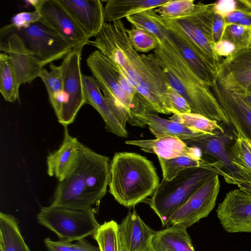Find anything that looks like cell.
I'll list each match as a JSON object with an SVG mask.
<instances>
[{
  "label": "cell",
  "mask_w": 251,
  "mask_h": 251,
  "mask_svg": "<svg viewBox=\"0 0 251 251\" xmlns=\"http://www.w3.org/2000/svg\"><path fill=\"white\" fill-rule=\"evenodd\" d=\"M122 20L104 22L89 41L112 64L119 68L137 91V98L148 111L170 114L168 109L169 86L153 53L140 54L131 45Z\"/></svg>",
  "instance_id": "1"
},
{
  "label": "cell",
  "mask_w": 251,
  "mask_h": 251,
  "mask_svg": "<svg viewBox=\"0 0 251 251\" xmlns=\"http://www.w3.org/2000/svg\"><path fill=\"white\" fill-rule=\"evenodd\" d=\"M110 161L80 143L76 157L59 181L51 205L88 210L100 202L109 185Z\"/></svg>",
  "instance_id": "2"
},
{
  "label": "cell",
  "mask_w": 251,
  "mask_h": 251,
  "mask_svg": "<svg viewBox=\"0 0 251 251\" xmlns=\"http://www.w3.org/2000/svg\"><path fill=\"white\" fill-rule=\"evenodd\" d=\"M159 43L153 52L155 59L169 85L186 99L191 112L230 126L211 88L194 73L168 32Z\"/></svg>",
  "instance_id": "3"
},
{
  "label": "cell",
  "mask_w": 251,
  "mask_h": 251,
  "mask_svg": "<svg viewBox=\"0 0 251 251\" xmlns=\"http://www.w3.org/2000/svg\"><path fill=\"white\" fill-rule=\"evenodd\" d=\"M159 183L152 162L139 154L117 152L110 162L109 191L125 207H133L145 201Z\"/></svg>",
  "instance_id": "4"
},
{
  "label": "cell",
  "mask_w": 251,
  "mask_h": 251,
  "mask_svg": "<svg viewBox=\"0 0 251 251\" xmlns=\"http://www.w3.org/2000/svg\"><path fill=\"white\" fill-rule=\"evenodd\" d=\"M216 174H218L214 169L196 167L182 171L171 180L162 179L148 203L162 225L167 226L172 215Z\"/></svg>",
  "instance_id": "5"
},
{
  "label": "cell",
  "mask_w": 251,
  "mask_h": 251,
  "mask_svg": "<svg viewBox=\"0 0 251 251\" xmlns=\"http://www.w3.org/2000/svg\"><path fill=\"white\" fill-rule=\"evenodd\" d=\"M95 213L94 208L78 210L50 205L41 209L37 220L60 240L72 242L94 234L100 225Z\"/></svg>",
  "instance_id": "6"
},
{
  "label": "cell",
  "mask_w": 251,
  "mask_h": 251,
  "mask_svg": "<svg viewBox=\"0 0 251 251\" xmlns=\"http://www.w3.org/2000/svg\"><path fill=\"white\" fill-rule=\"evenodd\" d=\"M214 16L213 3H198L188 15L175 19H165L183 33L197 47L217 72L221 61L214 50Z\"/></svg>",
  "instance_id": "7"
},
{
  "label": "cell",
  "mask_w": 251,
  "mask_h": 251,
  "mask_svg": "<svg viewBox=\"0 0 251 251\" xmlns=\"http://www.w3.org/2000/svg\"><path fill=\"white\" fill-rule=\"evenodd\" d=\"M1 28L15 31L26 49L43 67L64 58L73 49L59 35L41 22L20 30Z\"/></svg>",
  "instance_id": "8"
},
{
  "label": "cell",
  "mask_w": 251,
  "mask_h": 251,
  "mask_svg": "<svg viewBox=\"0 0 251 251\" xmlns=\"http://www.w3.org/2000/svg\"><path fill=\"white\" fill-rule=\"evenodd\" d=\"M83 47L73 49L63 59L62 71L65 103L58 122L68 126L75 120L81 107L85 103L82 74L80 69L81 51Z\"/></svg>",
  "instance_id": "9"
},
{
  "label": "cell",
  "mask_w": 251,
  "mask_h": 251,
  "mask_svg": "<svg viewBox=\"0 0 251 251\" xmlns=\"http://www.w3.org/2000/svg\"><path fill=\"white\" fill-rule=\"evenodd\" d=\"M220 189L216 174L200 187L170 217L169 225L189 227L207 217L214 209Z\"/></svg>",
  "instance_id": "10"
},
{
  "label": "cell",
  "mask_w": 251,
  "mask_h": 251,
  "mask_svg": "<svg viewBox=\"0 0 251 251\" xmlns=\"http://www.w3.org/2000/svg\"><path fill=\"white\" fill-rule=\"evenodd\" d=\"M44 24L66 41L73 49L83 47L89 39L58 0H36L34 6Z\"/></svg>",
  "instance_id": "11"
},
{
  "label": "cell",
  "mask_w": 251,
  "mask_h": 251,
  "mask_svg": "<svg viewBox=\"0 0 251 251\" xmlns=\"http://www.w3.org/2000/svg\"><path fill=\"white\" fill-rule=\"evenodd\" d=\"M233 136L225 131H216L182 140L188 146L198 148L202 155L218 163L222 168L221 175L225 181L235 184L239 179L238 172L232 165L229 153V146Z\"/></svg>",
  "instance_id": "12"
},
{
  "label": "cell",
  "mask_w": 251,
  "mask_h": 251,
  "mask_svg": "<svg viewBox=\"0 0 251 251\" xmlns=\"http://www.w3.org/2000/svg\"><path fill=\"white\" fill-rule=\"evenodd\" d=\"M152 16L167 30L168 34L198 77L210 88L216 80V70L201 51L180 30L151 10Z\"/></svg>",
  "instance_id": "13"
},
{
  "label": "cell",
  "mask_w": 251,
  "mask_h": 251,
  "mask_svg": "<svg viewBox=\"0 0 251 251\" xmlns=\"http://www.w3.org/2000/svg\"><path fill=\"white\" fill-rule=\"evenodd\" d=\"M217 215L228 233H251V194L238 188L226 193L219 204Z\"/></svg>",
  "instance_id": "14"
},
{
  "label": "cell",
  "mask_w": 251,
  "mask_h": 251,
  "mask_svg": "<svg viewBox=\"0 0 251 251\" xmlns=\"http://www.w3.org/2000/svg\"><path fill=\"white\" fill-rule=\"evenodd\" d=\"M0 50L8 55L20 85L39 76L44 67L28 51L15 31L0 29Z\"/></svg>",
  "instance_id": "15"
},
{
  "label": "cell",
  "mask_w": 251,
  "mask_h": 251,
  "mask_svg": "<svg viewBox=\"0 0 251 251\" xmlns=\"http://www.w3.org/2000/svg\"><path fill=\"white\" fill-rule=\"evenodd\" d=\"M216 80L230 90L246 91L251 85V48L238 50L221 61Z\"/></svg>",
  "instance_id": "16"
},
{
  "label": "cell",
  "mask_w": 251,
  "mask_h": 251,
  "mask_svg": "<svg viewBox=\"0 0 251 251\" xmlns=\"http://www.w3.org/2000/svg\"><path fill=\"white\" fill-rule=\"evenodd\" d=\"M233 129L251 140V107L236 91L227 89L216 80L210 87Z\"/></svg>",
  "instance_id": "17"
},
{
  "label": "cell",
  "mask_w": 251,
  "mask_h": 251,
  "mask_svg": "<svg viewBox=\"0 0 251 251\" xmlns=\"http://www.w3.org/2000/svg\"><path fill=\"white\" fill-rule=\"evenodd\" d=\"M86 62L102 92L111 95L132 113L134 105L122 88L111 62L98 50L89 55Z\"/></svg>",
  "instance_id": "18"
},
{
  "label": "cell",
  "mask_w": 251,
  "mask_h": 251,
  "mask_svg": "<svg viewBox=\"0 0 251 251\" xmlns=\"http://www.w3.org/2000/svg\"><path fill=\"white\" fill-rule=\"evenodd\" d=\"M89 39L104 24V6L100 0H58Z\"/></svg>",
  "instance_id": "19"
},
{
  "label": "cell",
  "mask_w": 251,
  "mask_h": 251,
  "mask_svg": "<svg viewBox=\"0 0 251 251\" xmlns=\"http://www.w3.org/2000/svg\"><path fill=\"white\" fill-rule=\"evenodd\" d=\"M126 144L140 148L148 152L155 153L158 157L169 159L186 155L198 159H202V154L198 148L188 146L178 137L166 136L155 139L128 140Z\"/></svg>",
  "instance_id": "20"
},
{
  "label": "cell",
  "mask_w": 251,
  "mask_h": 251,
  "mask_svg": "<svg viewBox=\"0 0 251 251\" xmlns=\"http://www.w3.org/2000/svg\"><path fill=\"white\" fill-rule=\"evenodd\" d=\"M119 228L125 251H150L156 231L145 224L134 209L128 212Z\"/></svg>",
  "instance_id": "21"
},
{
  "label": "cell",
  "mask_w": 251,
  "mask_h": 251,
  "mask_svg": "<svg viewBox=\"0 0 251 251\" xmlns=\"http://www.w3.org/2000/svg\"><path fill=\"white\" fill-rule=\"evenodd\" d=\"M155 113L145 110L133 114L131 125L140 127L147 125L156 138L172 136L184 140L207 134L190 129L170 120L161 118Z\"/></svg>",
  "instance_id": "22"
},
{
  "label": "cell",
  "mask_w": 251,
  "mask_h": 251,
  "mask_svg": "<svg viewBox=\"0 0 251 251\" xmlns=\"http://www.w3.org/2000/svg\"><path fill=\"white\" fill-rule=\"evenodd\" d=\"M82 82L85 103L91 105L100 114L107 131L120 137H127V130L112 114L96 79L93 76L83 75Z\"/></svg>",
  "instance_id": "23"
},
{
  "label": "cell",
  "mask_w": 251,
  "mask_h": 251,
  "mask_svg": "<svg viewBox=\"0 0 251 251\" xmlns=\"http://www.w3.org/2000/svg\"><path fill=\"white\" fill-rule=\"evenodd\" d=\"M64 126V138L58 149L50 152L47 156V172L50 176L62 180L72 166L76 157L80 142L72 136Z\"/></svg>",
  "instance_id": "24"
},
{
  "label": "cell",
  "mask_w": 251,
  "mask_h": 251,
  "mask_svg": "<svg viewBox=\"0 0 251 251\" xmlns=\"http://www.w3.org/2000/svg\"><path fill=\"white\" fill-rule=\"evenodd\" d=\"M186 227L172 225L156 231L150 251H195Z\"/></svg>",
  "instance_id": "25"
},
{
  "label": "cell",
  "mask_w": 251,
  "mask_h": 251,
  "mask_svg": "<svg viewBox=\"0 0 251 251\" xmlns=\"http://www.w3.org/2000/svg\"><path fill=\"white\" fill-rule=\"evenodd\" d=\"M169 0H109L104 6L105 22L122 20L124 18L150 9H155Z\"/></svg>",
  "instance_id": "26"
},
{
  "label": "cell",
  "mask_w": 251,
  "mask_h": 251,
  "mask_svg": "<svg viewBox=\"0 0 251 251\" xmlns=\"http://www.w3.org/2000/svg\"><path fill=\"white\" fill-rule=\"evenodd\" d=\"M235 135L233 143L229 146L231 162L238 172L239 179L251 176V140L241 131L233 129Z\"/></svg>",
  "instance_id": "27"
},
{
  "label": "cell",
  "mask_w": 251,
  "mask_h": 251,
  "mask_svg": "<svg viewBox=\"0 0 251 251\" xmlns=\"http://www.w3.org/2000/svg\"><path fill=\"white\" fill-rule=\"evenodd\" d=\"M49 67V71L43 68L39 77L45 84L50 102L58 119L65 101L62 68L61 65L56 66L52 62L50 64Z\"/></svg>",
  "instance_id": "28"
},
{
  "label": "cell",
  "mask_w": 251,
  "mask_h": 251,
  "mask_svg": "<svg viewBox=\"0 0 251 251\" xmlns=\"http://www.w3.org/2000/svg\"><path fill=\"white\" fill-rule=\"evenodd\" d=\"M0 251H31L21 234L17 220L2 212L0 214Z\"/></svg>",
  "instance_id": "29"
},
{
  "label": "cell",
  "mask_w": 251,
  "mask_h": 251,
  "mask_svg": "<svg viewBox=\"0 0 251 251\" xmlns=\"http://www.w3.org/2000/svg\"><path fill=\"white\" fill-rule=\"evenodd\" d=\"M161 168L163 179L169 181L182 171L192 168L207 167L216 170L219 174L221 169L219 164L205 159H198L186 155L165 159L158 157ZM219 175V174H218Z\"/></svg>",
  "instance_id": "30"
},
{
  "label": "cell",
  "mask_w": 251,
  "mask_h": 251,
  "mask_svg": "<svg viewBox=\"0 0 251 251\" xmlns=\"http://www.w3.org/2000/svg\"><path fill=\"white\" fill-rule=\"evenodd\" d=\"M8 55L0 53V92L4 100L14 102L19 98V88Z\"/></svg>",
  "instance_id": "31"
},
{
  "label": "cell",
  "mask_w": 251,
  "mask_h": 251,
  "mask_svg": "<svg viewBox=\"0 0 251 251\" xmlns=\"http://www.w3.org/2000/svg\"><path fill=\"white\" fill-rule=\"evenodd\" d=\"M92 236L100 251H125L119 225L113 220L100 225Z\"/></svg>",
  "instance_id": "32"
},
{
  "label": "cell",
  "mask_w": 251,
  "mask_h": 251,
  "mask_svg": "<svg viewBox=\"0 0 251 251\" xmlns=\"http://www.w3.org/2000/svg\"><path fill=\"white\" fill-rule=\"evenodd\" d=\"M169 119L183 125L190 129L205 133L225 131L224 128L220 125L218 122L192 112L174 114Z\"/></svg>",
  "instance_id": "33"
},
{
  "label": "cell",
  "mask_w": 251,
  "mask_h": 251,
  "mask_svg": "<svg viewBox=\"0 0 251 251\" xmlns=\"http://www.w3.org/2000/svg\"><path fill=\"white\" fill-rule=\"evenodd\" d=\"M151 10L130 16L126 18V19L134 27L143 29L151 33L159 41L167 36V31L153 18Z\"/></svg>",
  "instance_id": "34"
},
{
  "label": "cell",
  "mask_w": 251,
  "mask_h": 251,
  "mask_svg": "<svg viewBox=\"0 0 251 251\" xmlns=\"http://www.w3.org/2000/svg\"><path fill=\"white\" fill-rule=\"evenodd\" d=\"M126 32L131 45L138 52H148L159 47L157 38L146 30L133 27L126 29Z\"/></svg>",
  "instance_id": "35"
},
{
  "label": "cell",
  "mask_w": 251,
  "mask_h": 251,
  "mask_svg": "<svg viewBox=\"0 0 251 251\" xmlns=\"http://www.w3.org/2000/svg\"><path fill=\"white\" fill-rule=\"evenodd\" d=\"M196 3L193 0H169L154 9L160 17L167 19H175L191 13Z\"/></svg>",
  "instance_id": "36"
},
{
  "label": "cell",
  "mask_w": 251,
  "mask_h": 251,
  "mask_svg": "<svg viewBox=\"0 0 251 251\" xmlns=\"http://www.w3.org/2000/svg\"><path fill=\"white\" fill-rule=\"evenodd\" d=\"M222 38L232 42L238 50L249 47L251 41V28L238 24L226 25Z\"/></svg>",
  "instance_id": "37"
},
{
  "label": "cell",
  "mask_w": 251,
  "mask_h": 251,
  "mask_svg": "<svg viewBox=\"0 0 251 251\" xmlns=\"http://www.w3.org/2000/svg\"><path fill=\"white\" fill-rule=\"evenodd\" d=\"M41 19V16L36 10L31 12H21L12 18L10 24L3 27L7 30H20L40 22Z\"/></svg>",
  "instance_id": "38"
},
{
  "label": "cell",
  "mask_w": 251,
  "mask_h": 251,
  "mask_svg": "<svg viewBox=\"0 0 251 251\" xmlns=\"http://www.w3.org/2000/svg\"><path fill=\"white\" fill-rule=\"evenodd\" d=\"M168 109L170 113H191V109L186 99L170 85L167 90Z\"/></svg>",
  "instance_id": "39"
},
{
  "label": "cell",
  "mask_w": 251,
  "mask_h": 251,
  "mask_svg": "<svg viewBox=\"0 0 251 251\" xmlns=\"http://www.w3.org/2000/svg\"><path fill=\"white\" fill-rule=\"evenodd\" d=\"M213 8L215 14L225 18L237 10L247 11L243 0H220L213 3Z\"/></svg>",
  "instance_id": "40"
},
{
  "label": "cell",
  "mask_w": 251,
  "mask_h": 251,
  "mask_svg": "<svg viewBox=\"0 0 251 251\" xmlns=\"http://www.w3.org/2000/svg\"><path fill=\"white\" fill-rule=\"evenodd\" d=\"M214 50L219 57H228L238 50L235 45L230 41L222 38L214 44Z\"/></svg>",
  "instance_id": "41"
},
{
  "label": "cell",
  "mask_w": 251,
  "mask_h": 251,
  "mask_svg": "<svg viewBox=\"0 0 251 251\" xmlns=\"http://www.w3.org/2000/svg\"><path fill=\"white\" fill-rule=\"evenodd\" d=\"M44 242L49 251H75V244L71 242L54 241L47 238Z\"/></svg>",
  "instance_id": "42"
},
{
  "label": "cell",
  "mask_w": 251,
  "mask_h": 251,
  "mask_svg": "<svg viewBox=\"0 0 251 251\" xmlns=\"http://www.w3.org/2000/svg\"><path fill=\"white\" fill-rule=\"evenodd\" d=\"M226 25L225 18L215 14L213 24V35L215 43L222 39Z\"/></svg>",
  "instance_id": "43"
},
{
  "label": "cell",
  "mask_w": 251,
  "mask_h": 251,
  "mask_svg": "<svg viewBox=\"0 0 251 251\" xmlns=\"http://www.w3.org/2000/svg\"><path fill=\"white\" fill-rule=\"evenodd\" d=\"M249 14H251V12L243 10H237L225 18L226 25L237 24Z\"/></svg>",
  "instance_id": "44"
},
{
  "label": "cell",
  "mask_w": 251,
  "mask_h": 251,
  "mask_svg": "<svg viewBox=\"0 0 251 251\" xmlns=\"http://www.w3.org/2000/svg\"><path fill=\"white\" fill-rule=\"evenodd\" d=\"M75 244V251H100L99 247L93 246L83 238L76 241Z\"/></svg>",
  "instance_id": "45"
},
{
  "label": "cell",
  "mask_w": 251,
  "mask_h": 251,
  "mask_svg": "<svg viewBox=\"0 0 251 251\" xmlns=\"http://www.w3.org/2000/svg\"><path fill=\"white\" fill-rule=\"evenodd\" d=\"M238 188L251 194V176L246 177L237 183Z\"/></svg>",
  "instance_id": "46"
},
{
  "label": "cell",
  "mask_w": 251,
  "mask_h": 251,
  "mask_svg": "<svg viewBox=\"0 0 251 251\" xmlns=\"http://www.w3.org/2000/svg\"><path fill=\"white\" fill-rule=\"evenodd\" d=\"M237 24L251 28V14L247 15Z\"/></svg>",
  "instance_id": "47"
},
{
  "label": "cell",
  "mask_w": 251,
  "mask_h": 251,
  "mask_svg": "<svg viewBox=\"0 0 251 251\" xmlns=\"http://www.w3.org/2000/svg\"><path fill=\"white\" fill-rule=\"evenodd\" d=\"M251 107V92L245 91L237 92Z\"/></svg>",
  "instance_id": "48"
},
{
  "label": "cell",
  "mask_w": 251,
  "mask_h": 251,
  "mask_svg": "<svg viewBox=\"0 0 251 251\" xmlns=\"http://www.w3.org/2000/svg\"><path fill=\"white\" fill-rule=\"evenodd\" d=\"M247 91L251 92V85H250L246 90Z\"/></svg>",
  "instance_id": "49"
},
{
  "label": "cell",
  "mask_w": 251,
  "mask_h": 251,
  "mask_svg": "<svg viewBox=\"0 0 251 251\" xmlns=\"http://www.w3.org/2000/svg\"><path fill=\"white\" fill-rule=\"evenodd\" d=\"M250 47L251 48V43H250Z\"/></svg>",
  "instance_id": "50"
}]
</instances>
